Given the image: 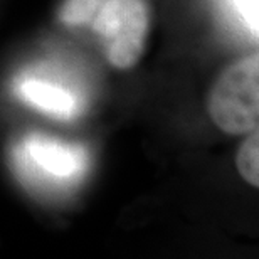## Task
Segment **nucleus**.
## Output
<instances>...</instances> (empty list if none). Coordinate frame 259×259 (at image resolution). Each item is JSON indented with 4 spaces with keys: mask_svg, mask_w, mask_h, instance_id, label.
<instances>
[{
    "mask_svg": "<svg viewBox=\"0 0 259 259\" xmlns=\"http://www.w3.org/2000/svg\"><path fill=\"white\" fill-rule=\"evenodd\" d=\"M234 5L237 15H241L242 22H244L246 29L249 30L251 35H254L257 39V30H259V12H257V0H231Z\"/></svg>",
    "mask_w": 259,
    "mask_h": 259,
    "instance_id": "7",
    "label": "nucleus"
},
{
    "mask_svg": "<svg viewBox=\"0 0 259 259\" xmlns=\"http://www.w3.org/2000/svg\"><path fill=\"white\" fill-rule=\"evenodd\" d=\"M103 0H66L61 9V20L69 25L91 24Z\"/></svg>",
    "mask_w": 259,
    "mask_h": 259,
    "instance_id": "6",
    "label": "nucleus"
},
{
    "mask_svg": "<svg viewBox=\"0 0 259 259\" xmlns=\"http://www.w3.org/2000/svg\"><path fill=\"white\" fill-rule=\"evenodd\" d=\"M236 167L241 177L252 187L259 185V133L257 128L246 133V138L237 150Z\"/></svg>",
    "mask_w": 259,
    "mask_h": 259,
    "instance_id": "5",
    "label": "nucleus"
},
{
    "mask_svg": "<svg viewBox=\"0 0 259 259\" xmlns=\"http://www.w3.org/2000/svg\"><path fill=\"white\" fill-rule=\"evenodd\" d=\"M20 96L29 105L59 118H72L77 113V100L69 90L54 82L27 77L19 86Z\"/></svg>",
    "mask_w": 259,
    "mask_h": 259,
    "instance_id": "4",
    "label": "nucleus"
},
{
    "mask_svg": "<svg viewBox=\"0 0 259 259\" xmlns=\"http://www.w3.org/2000/svg\"><path fill=\"white\" fill-rule=\"evenodd\" d=\"M210 120L229 135H246L259 125V58L236 61L217 77L207 100Z\"/></svg>",
    "mask_w": 259,
    "mask_h": 259,
    "instance_id": "1",
    "label": "nucleus"
},
{
    "mask_svg": "<svg viewBox=\"0 0 259 259\" xmlns=\"http://www.w3.org/2000/svg\"><path fill=\"white\" fill-rule=\"evenodd\" d=\"M20 155L35 174L58 182L76 179L86 165V155L81 148L40 135L25 140Z\"/></svg>",
    "mask_w": 259,
    "mask_h": 259,
    "instance_id": "3",
    "label": "nucleus"
},
{
    "mask_svg": "<svg viewBox=\"0 0 259 259\" xmlns=\"http://www.w3.org/2000/svg\"><path fill=\"white\" fill-rule=\"evenodd\" d=\"M91 25L105 42L106 58L113 66L130 69L138 63L148 30L142 0H103Z\"/></svg>",
    "mask_w": 259,
    "mask_h": 259,
    "instance_id": "2",
    "label": "nucleus"
}]
</instances>
